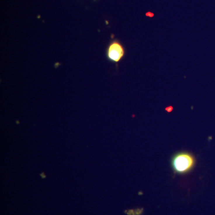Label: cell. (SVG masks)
I'll use <instances>...</instances> for the list:
<instances>
[{
	"instance_id": "1",
	"label": "cell",
	"mask_w": 215,
	"mask_h": 215,
	"mask_svg": "<svg viewBox=\"0 0 215 215\" xmlns=\"http://www.w3.org/2000/svg\"><path fill=\"white\" fill-rule=\"evenodd\" d=\"M194 164V157L187 152H181L176 154L171 161L173 168L178 173L188 172L193 167Z\"/></svg>"
},
{
	"instance_id": "2",
	"label": "cell",
	"mask_w": 215,
	"mask_h": 215,
	"mask_svg": "<svg viewBox=\"0 0 215 215\" xmlns=\"http://www.w3.org/2000/svg\"><path fill=\"white\" fill-rule=\"evenodd\" d=\"M125 54L124 48L117 40L112 41L107 48V58L109 60L118 63L124 57Z\"/></svg>"
}]
</instances>
